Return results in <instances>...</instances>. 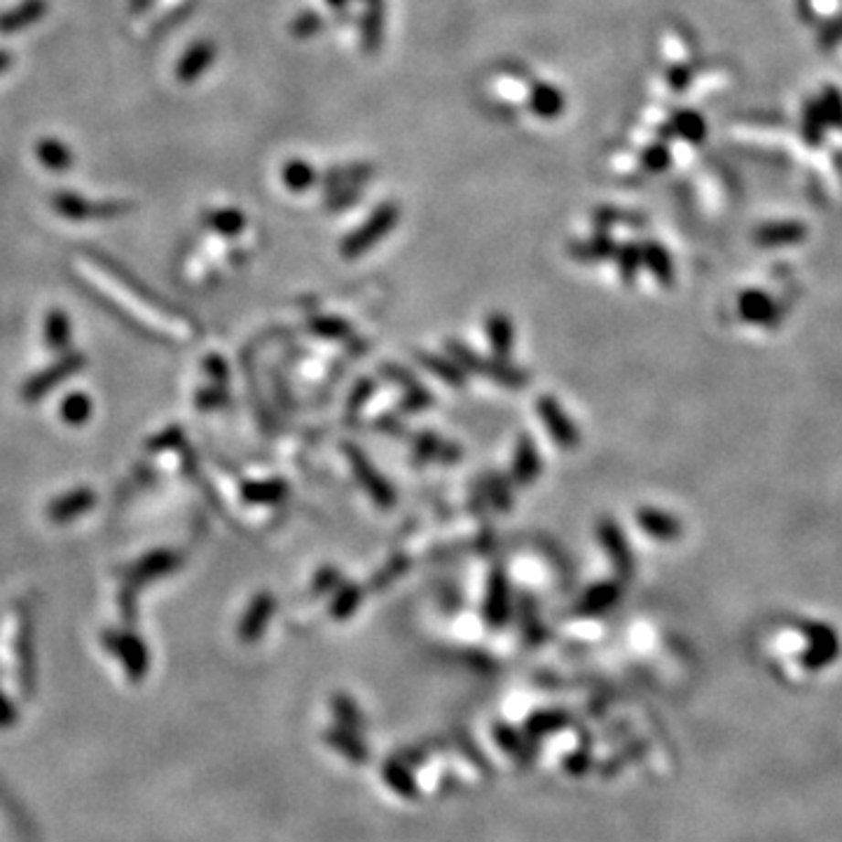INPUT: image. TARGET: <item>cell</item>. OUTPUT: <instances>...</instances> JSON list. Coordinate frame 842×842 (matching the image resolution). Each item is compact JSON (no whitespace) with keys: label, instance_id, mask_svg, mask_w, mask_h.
I'll return each mask as SVG.
<instances>
[{"label":"cell","instance_id":"obj_29","mask_svg":"<svg viewBox=\"0 0 842 842\" xmlns=\"http://www.w3.org/2000/svg\"><path fill=\"white\" fill-rule=\"evenodd\" d=\"M309 330H312L316 337L333 339V342L346 339L351 335V325L346 324L345 318L337 316H314L312 321H309Z\"/></svg>","mask_w":842,"mask_h":842},{"label":"cell","instance_id":"obj_32","mask_svg":"<svg viewBox=\"0 0 842 842\" xmlns=\"http://www.w3.org/2000/svg\"><path fill=\"white\" fill-rule=\"evenodd\" d=\"M672 162V153L665 144H653L644 150L641 155V165L646 166L648 171H665Z\"/></svg>","mask_w":842,"mask_h":842},{"label":"cell","instance_id":"obj_23","mask_svg":"<svg viewBox=\"0 0 842 842\" xmlns=\"http://www.w3.org/2000/svg\"><path fill=\"white\" fill-rule=\"evenodd\" d=\"M204 223L220 237H237L246 228V216L237 208H218V211H208L204 216Z\"/></svg>","mask_w":842,"mask_h":842},{"label":"cell","instance_id":"obj_41","mask_svg":"<svg viewBox=\"0 0 842 842\" xmlns=\"http://www.w3.org/2000/svg\"><path fill=\"white\" fill-rule=\"evenodd\" d=\"M325 5L333 7V10H342V7L349 5V0H325Z\"/></svg>","mask_w":842,"mask_h":842},{"label":"cell","instance_id":"obj_28","mask_svg":"<svg viewBox=\"0 0 842 842\" xmlns=\"http://www.w3.org/2000/svg\"><path fill=\"white\" fill-rule=\"evenodd\" d=\"M641 260H644V265H646L657 279L663 281V283H669V279H672V262H669V255L663 246L655 244V241L646 244L644 250H641Z\"/></svg>","mask_w":842,"mask_h":842},{"label":"cell","instance_id":"obj_19","mask_svg":"<svg viewBox=\"0 0 842 842\" xmlns=\"http://www.w3.org/2000/svg\"><path fill=\"white\" fill-rule=\"evenodd\" d=\"M569 253L578 260V262H599V260L611 258L615 253V244L613 239L604 232L592 234L585 241H573Z\"/></svg>","mask_w":842,"mask_h":842},{"label":"cell","instance_id":"obj_21","mask_svg":"<svg viewBox=\"0 0 842 842\" xmlns=\"http://www.w3.org/2000/svg\"><path fill=\"white\" fill-rule=\"evenodd\" d=\"M672 133L678 138H684L686 144H702L707 136V123L705 117L695 111H678L672 117Z\"/></svg>","mask_w":842,"mask_h":842},{"label":"cell","instance_id":"obj_34","mask_svg":"<svg viewBox=\"0 0 842 842\" xmlns=\"http://www.w3.org/2000/svg\"><path fill=\"white\" fill-rule=\"evenodd\" d=\"M321 27H324V16L318 15V12L307 10L293 22V33H295L297 37H312L314 33L321 31Z\"/></svg>","mask_w":842,"mask_h":842},{"label":"cell","instance_id":"obj_10","mask_svg":"<svg viewBox=\"0 0 842 842\" xmlns=\"http://www.w3.org/2000/svg\"><path fill=\"white\" fill-rule=\"evenodd\" d=\"M540 471H543V461H540L538 447L529 435H519L513 454V468H510L513 483L527 487L540 475Z\"/></svg>","mask_w":842,"mask_h":842},{"label":"cell","instance_id":"obj_36","mask_svg":"<svg viewBox=\"0 0 842 842\" xmlns=\"http://www.w3.org/2000/svg\"><path fill=\"white\" fill-rule=\"evenodd\" d=\"M667 82L672 90H686L690 85V70L684 64H674L667 73Z\"/></svg>","mask_w":842,"mask_h":842},{"label":"cell","instance_id":"obj_38","mask_svg":"<svg viewBox=\"0 0 842 842\" xmlns=\"http://www.w3.org/2000/svg\"><path fill=\"white\" fill-rule=\"evenodd\" d=\"M64 410H66L64 414H66V419H69V421H82V419L87 417V410H90V405H87L85 398L75 396Z\"/></svg>","mask_w":842,"mask_h":842},{"label":"cell","instance_id":"obj_31","mask_svg":"<svg viewBox=\"0 0 842 842\" xmlns=\"http://www.w3.org/2000/svg\"><path fill=\"white\" fill-rule=\"evenodd\" d=\"M615 260H618V270H620V274H623V279H625L627 283H630V281L634 279L636 272H639L641 250L636 249L634 244L620 246L618 253H615Z\"/></svg>","mask_w":842,"mask_h":842},{"label":"cell","instance_id":"obj_20","mask_svg":"<svg viewBox=\"0 0 842 842\" xmlns=\"http://www.w3.org/2000/svg\"><path fill=\"white\" fill-rule=\"evenodd\" d=\"M241 496L253 506H274L288 496V485L283 480H258L244 485Z\"/></svg>","mask_w":842,"mask_h":842},{"label":"cell","instance_id":"obj_7","mask_svg":"<svg viewBox=\"0 0 842 842\" xmlns=\"http://www.w3.org/2000/svg\"><path fill=\"white\" fill-rule=\"evenodd\" d=\"M597 538L602 548H604L606 557L611 560V564H613V569L618 571V576H630L634 560H632V550L627 546L625 534H623V529L615 525L613 519L604 517L602 522H597Z\"/></svg>","mask_w":842,"mask_h":842},{"label":"cell","instance_id":"obj_14","mask_svg":"<svg viewBox=\"0 0 842 842\" xmlns=\"http://www.w3.org/2000/svg\"><path fill=\"white\" fill-rule=\"evenodd\" d=\"M412 447H414V454L424 461L452 464V461H456L461 456L459 445H454V442H450V440H445V438H440V435L431 433V431H424V433L414 435Z\"/></svg>","mask_w":842,"mask_h":842},{"label":"cell","instance_id":"obj_27","mask_svg":"<svg viewBox=\"0 0 842 842\" xmlns=\"http://www.w3.org/2000/svg\"><path fill=\"white\" fill-rule=\"evenodd\" d=\"M636 517H639L641 529L648 531L651 536H657V538H672V536H677V531H678L677 522H674L672 517H667L665 513H660V510L644 508V510H639Z\"/></svg>","mask_w":842,"mask_h":842},{"label":"cell","instance_id":"obj_11","mask_svg":"<svg viewBox=\"0 0 842 842\" xmlns=\"http://www.w3.org/2000/svg\"><path fill=\"white\" fill-rule=\"evenodd\" d=\"M45 12H48V0H24V3L0 15V33L10 36V33L24 31L31 24L40 22Z\"/></svg>","mask_w":842,"mask_h":842},{"label":"cell","instance_id":"obj_9","mask_svg":"<svg viewBox=\"0 0 842 842\" xmlns=\"http://www.w3.org/2000/svg\"><path fill=\"white\" fill-rule=\"evenodd\" d=\"M216 57V45H213L211 40H199V43H195L186 54H183V59H180L178 66H176V78H178L180 82H186V85H192V82H197V80L211 69Z\"/></svg>","mask_w":842,"mask_h":842},{"label":"cell","instance_id":"obj_6","mask_svg":"<svg viewBox=\"0 0 842 842\" xmlns=\"http://www.w3.org/2000/svg\"><path fill=\"white\" fill-rule=\"evenodd\" d=\"M54 208L61 216L75 218V220H87V218H111L120 216V213L129 211V207L124 202H90L85 197L70 195V192H61L54 197Z\"/></svg>","mask_w":842,"mask_h":842},{"label":"cell","instance_id":"obj_13","mask_svg":"<svg viewBox=\"0 0 842 842\" xmlns=\"http://www.w3.org/2000/svg\"><path fill=\"white\" fill-rule=\"evenodd\" d=\"M529 108L540 120H557L567 108V99L550 82H536L529 91Z\"/></svg>","mask_w":842,"mask_h":842},{"label":"cell","instance_id":"obj_1","mask_svg":"<svg viewBox=\"0 0 842 842\" xmlns=\"http://www.w3.org/2000/svg\"><path fill=\"white\" fill-rule=\"evenodd\" d=\"M78 270L91 288H96L112 307L120 309L124 316L132 318L133 324H138L141 328L166 339H183V335L190 333V328L180 321V316H176L162 304L153 303V297L148 293L129 283L120 272L101 265V260L80 258Z\"/></svg>","mask_w":842,"mask_h":842},{"label":"cell","instance_id":"obj_5","mask_svg":"<svg viewBox=\"0 0 842 842\" xmlns=\"http://www.w3.org/2000/svg\"><path fill=\"white\" fill-rule=\"evenodd\" d=\"M536 412H538V419L546 424L548 433L557 445L564 447V450H576L578 442H581V431L576 429L573 419L569 417L567 410L561 408L555 396H540L536 400Z\"/></svg>","mask_w":842,"mask_h":842},{"label":"cell","instance_id":"obj_40","mask_svg":"<svg viewBox=\"0 0 842 842\" xmlns=\"http://www.w3.org/2000/svg\"><path fill=\"white\" fill-rule=\"evenodd\" d=\"M12 66V54L7 49H0V73H5Z\"/></svg>","mask_w":842,"mask_h":842},{"label":"cell","instance_id":"obj_42","mask_svg":"<svg viewBox=\"0 0 842 842\" xmlns=\"http://www.w3.org/2000/svg\"><path fill=\"white\" fill-rule=\"evenodd\" d=\"M366 3H370V0H366Z\"/></svg>","mask_w":842,"mask_h":842},{"label":"cell","instance_id":"obj_2","mask_svg":"<svg viewBox=\"0 0 842 842\" xmlns=\"http://www.w3.org/2000/svg\"><path fill=\"white\" fill-rule=\"evenodd\" d=\"M445 349L447 354H450V358H454L464 370L475 372L477 377H487L492 382L504 384V387L510 389L527 387V384H529V377H527L525 370L510 366L508 360L480 356L477 351H473L471 346L459 342V339H447Z\"/></svg>","mask_w":842,"mask_h":842},{"label":"cell","instance_id":"obj_33","mask_svg":"<svg viewBox=\"0 0 842 842\" xmlns=\"http://www.w3.org/2000/svg\"><path fill=\"white\" fill-rule=\"evenodd\" d=\"M339 585H342V573H339L335 567H321L312 581V590L316 594L333 592V590H337Z\"/></svg>","mask_w":842,"mask_h":842},{"label":"cell","instance_id":"obj_24","mask_svg":"<svg viewBox=\"0 0 842 842\" xmlns=\"http://www.w3.org/2000/svg\"><path fill=\"white\" fill-rule=\"evenodd\" d=\"M37 159L43 162V166H48L49 171H66L73 165V153L69 150V145H64L57 138H45L40 141L36 148Z\"/></svg>","mask_w":842,"mask_h":842},{"label":"cell","instance_id":"obj_16","mask_svg":"<svg viewBox=\"0 0 842 842\" xmlns=\"http://www.w3.org/2000/svg\"><path fill=\"white\" fill-rule=\"evenodd\" d=\"M272 613H274V597L270 592L255 594L250 606L246 609L241 620V639H258V634L267 627Z\"/></svg>","mask_w":842,"mask_h":842},{"label":"cell","instance_id":"obj_8","mask_svg":"<svg viewBox=\"0 0 842 842\" xmlns=\"http://www.w3.org/2000/svg\"><path fill=\"white\" fill-rule=\"evenodd\" d=\"M510 583L504 569H494L485 594V620L492 627L504 625L510 615Z\"/></svg>","mask_w":842,"mask_h":842},{"label":"cell","instance_id":"obj_37","mask_svg":"<svg viewBox=\"0 0 842 842\" xmlns=\"http://www.w3.org/2000/svg\"><path fill=\"white\" fill-rule=\"evenodd\" d=\"M370 393H372V382H370V379H363V382L356 384L354 393H351V398H349V412H354V410H360V405L366 403L368 398H370Z\"/></svg>","mask_w":842,"mask_h":842},{"label":"cell","instance_id":"obj_17","mask_svg":"<svg viewBox=\"0 0 842 842\" xmlns=\"http://www.w3.org/2000/svg\"><path fill=\"white\" fill-rule=\"evenodd\" d=\"M417 360L421 363L424 370H429L431 375H435L440 382H445L447 387L461 389L466 384V370L456 363L454 358L450 356H438V354H426V351H419Z\"/></svg>","mask_w":842,"mask_h":842},{"label":"cell","instance_id":"obj_3","mask_svg":"<svg viewBox=\"0 0 842 842\" xmlns=\"http://www.w3.org/2000/svg\"><path fill=\"white\" fill-rule=\"evenodd\" d=\"M398 220H400V208H398V204L384 202L375 213H370V218H368L366 223L360 225L358 229L346 234L342 246H339L342 258L354 260L360 258V255H366L368 250L375 249L391 229H396Z\"/></svg>","mask_w":842,"mask_h":842},{"label":"cell","instance_id":"obj_22","mask_svg":"<svg viewBox=\"0 0 842 842\" xmlns=\"http://www.w3.org/2000/svg\"><path fill=\"white\" fill-rule=\"evenodd\" d=\"M363 45H366L368 52H377L379 45H382V36H384V10H382V0H370L368 3L366 16H363Z\"/></svg>","mask_w":842,"mask_h":842},{"label":"cell","instance_id":"obj_15","mask_svg":"<svg viewBox=\"0 0 842 842\" xmlns=\"http://www.w3.org/2000/svg\"><path fill=\"white\" fill-rule=\"evenodd\" d=\"M485 330H487V339H489V346H492L494 356L501 360H508L510 351H513V345H515L513 321H510L506 314L492 312L487 318H485Z\"/></svg>","mask_w":842,"mask_h":842},{"label":"cell","instance_id":"obj_35","mask_svg":"<svg viewBox=\"0 0 842 842\" xmlns=\"http://www.w3.org/2000/svg\"><path fill=\"white\" fill-rule=\"evenodd\" d=\"M405 569H408V561H405V560H391V561H389L387 567H384L382 571H379V576H377V581H379V583H377V588H384L387 583H391L393 578L400 576V573H403Z\"/></svg>","mask_w":842,"mask_h":842},{"label":"cell","instance_id":"obj_26","mask_svg":"<svg viewBox=\"0 0 842 842\" xmlns=\"http://www.w3.org/2000/svg\"><path fill=\"white\" fill-rule=\"evenodd\" d=\"M363 602V588L356 583H345L339 585L337 592H335V599L330 602V613H333L335 620H346Z\"/></svg>","mask_w":842,"mask_h":842},{"label":"cell","instance_id":"obj_25","mask_svg":"<svg viewBox=\"0 0 842 842\" xmlns=\"http://www.w3.org/2000/svg\"><path fill=\"white\" fill-rule=\"evenodd\" d=\"M281 176H283V183H286V187L291 192H307L309 187L316 183V171H314V166L309 165V162H304V159H291V162H286Z\"/></svg>","mask_w":842,"mask_h":842},{"label":"cell","instance_id":"obj_18","mask_svg":"<svg viewBox=\"0 0 842 842\" xmlns=\"http://www.w3.org/2000/svg\"><path fill=\"white\" fill-rule=\"evenodd\" d=\"M620 583L618 581H604V583H597L583 594L581 599V604H578V611L585 615H597L609 611L611 606L615 604L620 599Z\"/></svg>","mask_w":842,"mask_h":842},{"label":"cell","instance_id":"obj_12","mask_svg":"<svg viewBox=\"0 0 842 842\" xmlns=\"http://www.w3.org/2000/svg\"><path fill=\"white\" fill-rule=\"evenodd\" d=\"M384 372H387V377L389 379H391V382H396V384H400V387H403V410L405 412H419V410H426L429 408V405H433V398H431V393L426 391L424 387H421V384L417 382V379H414L412 375H410L408 370H405V368H400V366H384Z\"/></svg>","mask_w":842,"mask_h":842},{"label":"cell","instance_id":"obj_30","mask_svg":"<svg viewBox=\"0 0 842 842\" xmlns=\"http://www.w3.org/2000/svg\"><path fill=\"white\" fill-rule=\"evenodd\" d=\"M485 496L496 510H510L513 506V494H510L508 483L501 475H489L485 483Z\"/></svg>","mask_w":842,"mask_h":842},{"label":"cell","instance_id":"obj_39","mask_svg":"<svg viewBox=\"0 0 842 842\" xmlns=\"http://www.w3.org/2000/svg\"><path fill=\"white\" fill-rule=\"evenodd\" d=\"M807 7L816 16H831L840 7V0H807Z\"/></svg>","mask_w":842,"mask_h":842},{"label":"cell","instance_id":"obj_4","mask_svg":"<svg viewBox=\"0 0 842 842\" xmlns=\"http://www.w3.org/2000/svg\"><path fill=\"white\" fill-rule=\"evenodd\" d=\"M345 456L346 461H349L351 473H354L360 487L366 489L368 496H370L379 508H393V504H396V492H393L387 477L372 466L366 452L356 445H345Z\"/></svg>","mask_w":842,"mask_h":842}]
</instances>
